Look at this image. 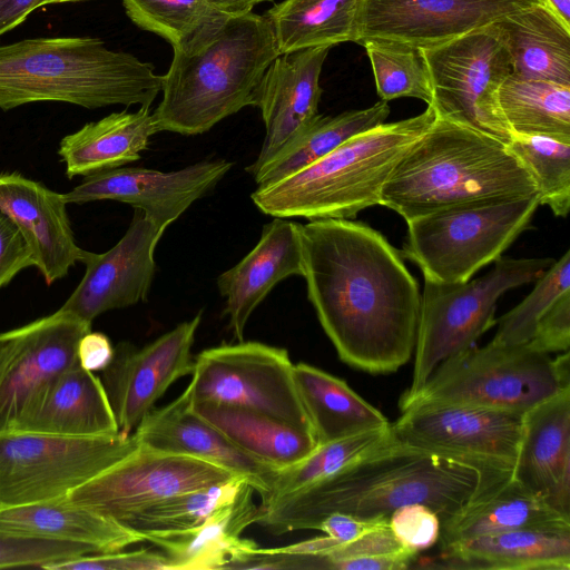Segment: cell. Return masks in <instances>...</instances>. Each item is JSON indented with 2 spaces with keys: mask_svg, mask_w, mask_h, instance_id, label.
<instances>
[{
  "mask_svg": "<svg viewBox=\"0 0 570 570\" xmlns=\"http://www.w3.org/2000/svg\"><path fill=\"white\" fill-rule=\"evenodd\" d=\"M233 166L202 160L173 171L118 167L85 176L63 194L67 204L116 200L141 209L164 232L197 199L210 193Z\"/></svg>",
  "mask_w": 570,
  "mask_h": 570,
  "instance_id": "e0dca14e",
  "label": "cell"
},
{
  "mask_svg": "<svg viewBox=\"0 0 570 570\" xmlns=\"http://www.w3.org/2000/svg\"><path fill=\"white\" fill-rule=\"evenodd\" d=\"M163 234L141 209H135L114 247L102 254L86 250L81 262L85 274L60 309L91 324L105 312L145 302L156 272L155 248Z\"/></svg>",
  "mask_w": 570,
  "mask_h": 570,
  "instance_id": "d6986e66",
  "label": "cell"
},
{
  "mask_svg": "<svg viewBox=\"0 0 570 570\" xmlns=\"http://www.w3.org/2000/svg\"><path fill=\"white\" fill-rule=\"evenodd\" d=\"M91 324L61 311L0 333V434L18 426L49 384L77 362Z\"/></svg>",
  "mask_w": 570,
  "mask_h": 570,
  "instance_id": "5bb4252c",
  "label": "cell"
},
{
  "mask_svg": "<svg viewBox=\"0 0 570 570\" xmlns=\"http://www.w3.org/2000/svg\"><path fill=\"white\" fill-rule=\"evenodd\" d=\"M389 525L399 542L415 553L433 547L440 539L441 520L422 503L396 509L389 518Z\"/></svg>",
  "mask_w": 570,
  "mask_h": 570,
  "instance_id": "ee69618b",
  "label": "cell"
},
{
  "mask_svg": "<svg viewBox=\"0 0 570 570\" xmlns=\"http://www.w3.org/2000/svg\"><path fill=\"white\" fill-rule=\"evenodd\" d=\"M361 0H284L267 12L278 52L355 40Z\"/></svg>",
  "mask_w": 570,
  "mask_h": 570,
  "instance_id": "836d02e7",
  "label": "cell"
},
{
  "mask_svg": "<svg viewBox=\"0 0 570 570\" xmlns=\"http://www.w3.org/2000/svg\"><path fill=\"white\" fill-rule=\"evenodd\" d=\"M328 47L278 55L265 71L254 106L261 109L265 138L246 171L255 176L317 117L322 95L320 76Z\"/></svg>",
  "mask_w": 570,
  "mask_h": 570,
  "instance_id": "ffe728a7",
  "label": "cell"
},
{
  "mask_svg": "<svg viewBox=\"0 0 570 570\" xmlns=\"http://www.w3.org/2000/svg\"><path fill=\"white\" fill-rule=\"evenodd\" d=\"M150 62L99 38L38 37L0 46V109L59 101L87 109L150 107L161 91Z\"/></svg>",
  "mask_w": 570,
  "mask_h": 570,
  "instance_id": "5b68a950",
  "label": "cell"
},
{
  "mask_svg": "<svg viewBox=\"0 0 570 570\" xmlns=\"http://www.w3.org/2000/svg\"><path fill=\"white\" fill-rule=\"evenodd\" d=\"M30 266L33 257L28 244L12 220L0 212V288Z\"/></svg>",
  "mask_w": 570,
  "mask_h": 570,
  "instance_id": "7dc6e473",
  "label": "cell"
},
{
  "mask_svg": "<svg viewBox=\"0 0 570 570\" xmlns=\"http://www.w3.org/2000/svg\"><path fill=\"white\" fill-rule=\"evenodd\" d=\"M254 489L245 483L237 495L217 509L199 527L170 534L149 537L147 541L164 550L169 570H218L235 566L257 544L242 538L257 523L261 508L253 501Z\"/></svg>",
  "mask_w": 570,
  "mask_h": 570,
  "instance_id": "484cf974",
  "label": "cell"
},
{
  "mask_svg": "<svg viewBox=\"0 0 570 570\" xmlns=\"http://www.w3.org/2000/svg\"><path fill=\"white\" fill-rule=\"evenodd\" d=\"M134 433L144 446L197 458L243 478L258 493L261 504L269 498L278 470L240 450L194 413L185 391L167 405L147 413Z\"/></svg>",
  "mask_w": 570,
  "mask_h": 570,
  "instance_id": "44dd1931",
  "label": "cell"
},
{
  "mask_svg": "<svg viewBox=\"0 0 570 570\" xmlns=\"http://www.w3.org/2000/svg\"><path fill=\"white\" fill-rule=\"evenodd\" d=\"M43 0H0V36L21 24Z\"/></svg>",
  "mask_w": 570,
  "mask_h": 570,
  "instance_id": "f907efd6",
  "label": "cell"
},
{
  "mask_svg": "<svg viewBox=\"0 0 570 570\" xmlns=\"http://www.w3.org/2000/svg\"><path fill=\"white\" fill-rule=\"evenodd\" d=\"M268 1L273 0H210L216 12L228 16L250 12L256 4Z\"/></svg>",
  "mask_w": 570,
  "mask_h": 570,
  "instance_id": "816d5d0a",
  "label": "cell"
},
{
  "mask_svg": "<svg viewBox=\"0 0 570 570\" xmlns=\"http://www.w3.org/2000/svg\"><path fill=\"white\" fill-rule=\"evenodd\" d=\"M431 105L417 116L383 122L272 185L257 187L254 205L273 217L350 219L380 205L392 170L435 119Z\"/></svg>",
  "mask_w": 570,
  "mask_h": 570,
  "instance_id": "8992f818",
  "label": "cell"
},
{
  "mask_svg": "<svg viewBox=\"0 0 570 570\" xmlns=\"http://www.w3.org/2000/svg\"><path fill=\"white\" fill-rule=\"evenodd\" d=\"M51 570H169V559L165 553L146 549L119 550L77 557L56 564Z\"/></svg>",
  "mask_w": 570,
  "mask_h": 570,
  "instance_id": "f6af8a7d",
  "label": "cell"
},
{
  "mask_svg": "<svg viewBox=\"0 0 570 570\" xmlns=\"http://www.w3.org/2000/svg\"><path fill=\"white\" fill-rule=\"evenodd\" d=\"M493 263L490 272L472 281L436 283L424 279L412 380L401 399L419 392L443 361L473 346L494 325L501 295L535 282L554 259L500 256Z\"/></svg>",
  "mask_w": 570,
  "mask_h": 570,
  "instance_id": "ba28073f",
  "label": "cell"
},
{
  "mask_svg": "<svg viewBox=\"0 0 570 570\" xmlns=\"http://www.w3.org/2000/svg\"><path fill=\"white\" fill-rule=\"evenodd\" d=\"M245 483L248 482L235 476L208 488L175 494L134 512L121 524L138 532L144 541L157 534L185 532L199 527L233 500Z\"/></svg>",
  "mask_w": 570,
  "mask_h": 570,
  "instance_id": "8d00e7d4",
  "label": "cell"
},
{
  "mask_svg": "<svg viewBox=\"0 0 570 570\" xmlns=\"http://www.w3.org/2000/svg\"><path fill=\"white\" fill-rule=\"evenodd\" d=\"M294 380L317 445L391 423L347 383L318 367L294 364Z\"/></svg>",
  "mask_w": 570,
  "mask_h": 570,
  "instance_id": "d6a6232c",
  "label": "cell"
},
{
  "mask_svg": "<svg viewBox=\"0 0 570 570\" xmlns=\"http://www.w3.org/2000/svg\"><path fill=\"white\" fill-rule=\"evenodd\" d=\"M498 98L512 136L570 138V86L511 73Z\"/></svg>",
  "mask_w": 570,
  "mask_h": 570,
  "instance_id": "d590c367",
  "label": "cell"
},
{
  "mask_svg": "<svg viewBox=\"0 0 570 570\" xmlns=\"http://www.w3.org/2000/svg\"><path fill=\"white\" fill-rule=\"evenodd\" d=\"M200 322L202 311L142 348L129 343L115 347L100 381L121 434H131L167 389L191 374V347Z\"/></svg>",
  "mask_w": 570,
  "mask_h": 570,
  "instance_id": "2e32d148",
  "label": "cell"
},
{
  "mask_svg": "<svg viewBox=\"0 0 570 570\" xmlns=\"http://www.w3.org/2000/svg\"><path fill=\"white\" fill-rule=\"evenodd\" d=\"M561 20L570 27V0H544Z\"/></svg>",
  "mask_w": 570,
  "mask_h": 570,
  "instance_id": "f5cc1de1",
  "label": "cell"
},
{
  "mask_svg": "<svg viewBox=\"0 0 570 570\" xmlns=\"http://www.w3.org/2000/svg\"><path fill=\"white\" fill-rule=\"evenodd\" d=\"M538 194L508 144L435 117L392 170L380 205L409 222L453 207Z\"/></svg>",
  "mask_w": 570,
  "mask_h": 570,
  "instance_id": "277c9868",
  "label": "cell"
},
{
  "mask_svg": "<svg viewBox=\"0 0 570 570\" xmlns=\"http://www.w3.org/2000/svg\"><path fill=\"white\" fill-rule=\"evenodd\" d=\"M522 529L570 530V518L510 475L479 490L444 522L438 543L442 549L464 539Z\"/></svg>",
  "mask_w": 570,
  "mask_h": 570,
  "instance_id": "83f0119b",
  "label": "cell"
},
{
  "mask_svg": "<svg viewBox=\"0 0 570 570\" xmlns=\"http://www.w3.org/2000/svg\"><path fill=\"white\" fill-rule=\"evenodd\" d=\"M512 60V75L570 86V27L541 1L497 21Z\"/></svg>",
  "mask_w": 570,
  "mask_h": 570,
  "instance_id": "4dcf8cb0",
  "label": "cell"
},
{
  "mask_svg": "<svg viewBox=\"0 0 570 570\" xmlns=\"http://www.w3.org/2000/svg\"><path fill=\"white\" fill-rule=\"evenodd\" d=\"M522 415L462 404H421L401 411L391 430L400 443L475 466L488 487L511 475Z\"/></svg>",
  "mask_w": 570,
  "mask_h": 570,
  "instance_id": "4fadbf2b",
  "label": "cell"
},
{
  "mask_svg": "<svg viewBox=\"0 0 570 570\" xmlns=\"http://www.w3.org/2000/svg\"><path fill=\"white\" fill-rule=\"evenodd\" d=\"M393 439L386 426L318 444L293 465L278 470L266 507L273 501L307 488L350 465Z\"/></svg>",
  "mask_w": 570,
  "mask_h": 570,
  "instance_id": "74e56055",
  "label": "cell"
},
{
  "mask_svg": "<svg viewBox=\"0 0 570 570\" xmlns=\"http://www.w3.org/2000/svg\"><path fill=\"white\" fill-rule=\"evenodd\" d=\"M190 409L240 450L277 470L295 464L317 446L311 429L262 412L208 402L190 403Z\"/></svg>",
  "mask_w": 570,
  "mask_h": 570,
  "instance_id": "1f68e13d",
  "label": "cell"
},
{
  "mask_svg": "<svg viewBox=\"0 0 570 570\" xmlns=\"http://www.w3.org/2000/svg\"><path fill=\"white\" fill-rule=\"evenodd\" d=\"M389 521L387 519L365 520L345 513H332L324 518L316 530L338 541L350 542L367 531Z\"/></svg>",
  "mask_w": 570,
  "mask_h": 570,
  "instance_id": "c3c4849f",
  "label": "cell"
},
{
  "mask_svg": "<svg viewBox=\"0 0 570 570\" xmlns=\"http://www.w3.org/2000/svg\"><path fill=\"white\" fill-rule=\"evenodd\" d=\"M127 17L140 29L158 35L171 47L179 43L216 10L210 0H121Z\"/></svg>",
  "mask_w": 570,
  "mask_h": 570,
  "instance_id": "b9f144b4",
  "label": "cell"
},
{
  "mask_svg": "<svg viewBox=\"0 0 570 570\" xmlns=\"http://www.w3.org/2000/svg\"><path fill=\"white\" fill-rule=\"evenodd\" d=\"M511 478L570 518V390L523 413Z\"/></svg>",
  "mask_w": 570,
  "mask_h": 570,
  "instance_id": "603a6c76",
  "label": "cell"
},
{
  "mask_svg": "<svg viewBox=\"0 0 570 570\" xmlns=\"http://www.w3.org/2000/svg\"><path fill=\"white\" fill-rule=\"evenodd\" d=\"M458 570H569L570 530L522 529L479 535L441 549L415 567Z\"/></svg>",
  "mask_w": 570,
  "mask_h": 570,
  "instance_id": "d4e9b609",
  "label": "cell"
},
{
  "mask_svg": "<svg viewBox=\"0 0 570 570\" xmlns=\"http://www.w3.org/2000/svg\"><path fill=\"white\" fill-rule=\"evenodd\" d=\"M173 53L153 115L159 131L186 136L254 106L258 85L279 55L271 20L253 11L215 14L173 46Z\"/></svg>",
  "mask_w": 570,
  "mask_h": 570,
  "instance_id": "3957f363",
  "label": "cell"
},
{
  "mask_svg": "<svg viewBox=\"0 0 570 570\" xmlns=\"http://www.w3.org/2000/svg\"><path fill=\"white\" fill-rule=\"evenodd\" d=\"M63 194L19 173L0 174V212L17 226L48 285L65 277L86 250L73 236Z\"/></svg>",
  "mask_w": 570,
  "mask_h": 570,
  "instance_id": "7402d4cb",
  "label": "cell"
},
{
  "mask_svg": "<svg viewBox=\"0 0 570 570\" xmlns=\"http://www.w3.org/2000/svg\"><path fill=\"white\" fill-rule=\"evenodd\" d=\"M185 392L191 404L244 407L312 430L285 348L245 341L206 348Z\"/></svg>",
  "mask_w": 570,
  "mask_h": 570,
  "instance_id": "7c38bea8",
  "label": "cell"
},
{
  "mask_svg": "<svg viewBox=\"0 0 570 570\" xmlns=\"http://www.w3.org/2000/svg\"><path fill=\"white\" fill-rule=\"evenodd\" d=\"M114 353L115 347L107 335L89 331L79 340L77 361L88 371H102L110 364Z\"/></svg>",
  "mask_w": 570,
  "mask_h": 570,
  "instance_id": "681fc988",
  "label": "cell"
},
{
  "mask_svg": "<svg viewBox=\"0 0 570 570\" xmlns=\"http://www.w3.org/2000/svg\"><path fill=\"white\" fill-rule=\"evenodd\" d=\"M158 131L150 107L112 112L65 136L58 155L68 178L85 177L140 159Z\"/></svg>",
  "mask_w": 570,
  "mask_h": 570,
  "instance_id": "f546056e",
  "label": "cell"
},
{
  "mask_svg": "<svg viewBox=\"0 0 570 570\" xmlns=\"http://www.w3.org/2000/svg\"><path fill=\"white\" fill-rule=\"evenodd\" d=\"M14 432L80 438L120 433L100 377L78 361L49 384Z\"/></svg>",
  "mask_w": 570,
  "mask_h": 570,
  "instance_id": "4316f807",
  "label": "cell"
},
{
  "mask_svg": "<svg viewBox=\"0 0 570 570\" xmlns=\"http://www.w3.org/2000/svg\"><path fill=\"white\" fill-rule=\"evenodd\" d=\"M0 531L86 544L97 553L119 551L144 541L132 529L66 497L0 505Z\"/></svg>",
  "mask_w": 570,
  "mask_h": 570,
  "instance_id": "f1b7e54d",
  "label": "cell"
},
{
  "mask_svg": "<svg viewBox=\"0 0 570 570\" xmlns=\"http://www.w3.org/2000/svg\"><path fill=\"white\" fill-rule=\"evenodd\" d=\"M422 50L435 116L509 144L513 136L501 112L498 94L512 73V60L498 23Z\"/></svg>",
  "mask_w": 570,
  "mask_h": 570,
  "instance_id": "8fae6325",
  "label": "cell"
},
{
  "mask_svg": "<svg viewBox=\"0 0 570 570\" xmlns=\"http://www.w3.org/2000/svg\"><path fill=\"white\" fill-rule=\"evenodd\" d=\"M508 147L533 178L540 205H547L556 216L567 217L570 209V138L513 136Z\"/></svg>",
  "mask_w": 570,
  "mask_h": 570,
  "instance_id": "ab89813d",
  "label": "cell"
},
{
  "mask_svg": "<svg viewBox=\"0 0 570 570\" xmlns=\"http://www.w3.org/2000/svg\"><path fill=\"white\" fill-rule=\"evenodd\" d=\"M97 553L89 546L0 531V568L50 569L63 561Z\"/></svg>",
  "mask_w": 570,
  "mask_h": 570,
  "instance_id": "7bdbcfd3",
  "label": "cell"
},
{
  "mask_svg": "<svg viewBox=\"0 0 570 570\" xmlns=\"http://www.w3.org/2000/svg\"><path fill=\"white\" fill-rule=\"evenodd\" d=\"M138 446L134 432L92 438L0 434V505L65 498Z\"/></svg>",
  "mask_w": 570,
  "mask_h": 570,
  "instance_id": "30bf717a",
  "label": "cell"
},
{
  "mask_svg": "<svg viewBox=\"0 0 570 570\" xmlns=\"http://www.w3.org/2000/svg\"><path fill=\"white\" fill-rule=\"evenodd\" d=\"M475 466L397 442L384 445L338 472L261 508L257 523L282 535L316 530L332 513L387 519L399 508L422 503L441 525L484 487Z\"/></svg>",
  "mask_w": 570,
  "mask_h": 570,
  "instance_id": "7a4b0ae2",
  "label": "cell"
},
{
  "mask_svg": "<svg viewBox=\"0 0 570 570\" xmlns=\"http://www.w3.org/2000/svg\"><path fill=\"white\" fill-rule=\"evenodd\" d=\"M387 101L336 116L317 117L272 161L253 176L257 187L272 185L326 156L350 138L385 121Z\"/></svg>",
  "mask_w": 570,
  "mask_h": 570,
  "instance_id": "e575fe53",
  "label": "cell"
},
{
  "mask_svg": "<svg viewBox=\"0 0 570 570\" xmlns=\"http://www.w3.org/2000/svg\"><path fill=\"white\" fill-rule=\"evenodd\" d=\"M301 235L307 296L341 361L396 372L413 356L421 308L401 252L351 219L309 220Z\"/></svg>",
  "mask_w": 570,
  "mask_h": 570,
  "instance_id": "6da1fadb",
  "label": "cell"
},
{
  "mask_svg": "<svg viewBox=\"0 0 570 570\" xmlns=\"http://www.w3.org/2000/svg\"><path fill=\"white\" fill-rule=\"evenodd\" d=\"M541 1L361 0L354 42L377 38L426 49Z\"/></svg>",
  "mask_w": 570,
  "mask_h": 570,
  "instance_id": "ac0fdd59",
  "label": "cell"
},
{
  "mask_svg": "<svg viewBox=\"0 0 570 570\" xmlns=\"http://www.w3.org/2000/svg\"><path fill=\"white\" fill-rule=\"evenodd\" d=\"M302 224L274 217L265 224L255 247L235 266L220 274L217 287L225 298L224 313L234 337L244 341L248 318L274 286L304 274Z\"/></svg>",
  "mask_w": 570,
  "mask_h": 570,
  "instance_id": "cb8c5ba5",
  "label": "cell"
},
{
  "mask_svg": "<svg viewBox=\"0 0 570 570\" xmlns=\"http://www.w3.org/2000/svg\"><path fill=\"white\" fill-rule=\"evenodd\" d=\"M236 475L204 460L139 446L66 498L119 523L159 500Z\"/></svg>",
  "mask_w": 570,
  "mask_h": 570,
  "instance_id": "9a60e30c",
  "label": "cell"
},
{
  "mask_svg": "<svg viewBox=\"0 0 570 570\" xmlns=\"http://www.w3.org/2000/svg\"><path fill=\"white\" fill-rule=\"evenodd\" d=\"M567 291H570L569 250L535 281L534 288L522 302L498 321L491 342L504 345L529 343L541 316Z\"/></svg>",
  "mask_w": 570,
  "mask_h": 570,
  "instance_id": "60d3db41",
  "label": "cell"
},
{
  "mask_svg": "<svg viewBox=\"0 0 570 570\" xmlns=\"http://www.w3.org/2000/svg\"><path fill=\"white\" fill-rule=\"evenodd\" d=\"M540 195L482 202L411 219L401 252L424 279L461 283L493 263L531 224Z\"/></svg>",
  "mask_w": 570,
  "mask_h": 570,
  "instance_id": "9c48e42d",
  "label": "cell"
},
{
  "mask_svg": "<svg viewBox=\"0 0 570 570\" xmlns=\"http://www.w3.org/2000/svg\"><path fill=\"white\" fill-rule=\"evenodd\" d=\"M528 344L547 354L569 351L570 291L559 296L541 316Z\"/></svg>",
  "mask_w": 570,
  "mask_h": 570,
  "instance_id": "bcb514c9",
  "label": "cell"
},
{
  "mask_svg": "<svg viewBox=\"0 0 570 570\" xmlns=\"http://www.w3.org/2000/svg\"><path fill=\"white\" fill-rule=\"evenodd\" d=\"M570 390L550 354L528 343L474 345L443 361L400 410L421 404H462L523 414Z\"/></svg>",
  "mask_w": 570,
  "mask_h": 570,
  "instance_id": "52a82bcc",
  "label": "cell"
},
{
  "mask_svg": "<svg viewBox=\"0 0 570 570\" xmlns=\"http://www.w3.org/2000/svg\"><path fill=\"white\" fill-rule=\"evenodd\" d=\"M358 43L365 48L382 100L411 97L432 104L431 79L421 48L377 38L363 39Z\"/></svg>",
  "mask_w": 570,
  "mask_h": 570,
  "instance_id": "f35d334b",
  "label": "cell"
},
{
  "mask_svg": "<svg viewBox=\"0 0 570 570\" xmlns=\"http://www.w3.org/2000/svg\"><path fill=\"white\" fill-rule=\"evenodd\" d=\"M79 1H86V0H43L41 8L48 4H57V3H67V2H79Z\"/></svg>",
  "mask_w": 570,
  "mask_h": 570,
  "instance_id": "db71d44e",
  "label": "cell"
}]
</instances>
